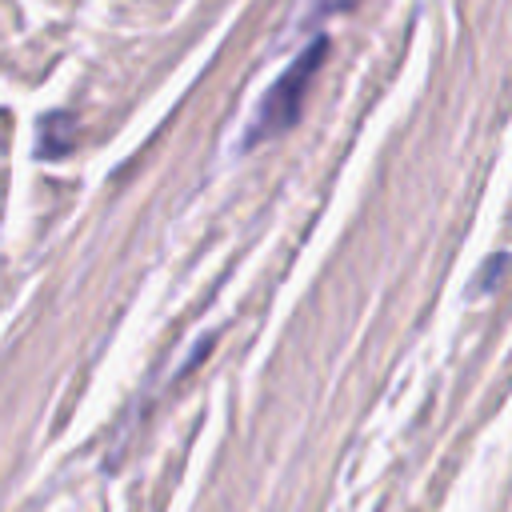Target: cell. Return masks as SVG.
I'll use <instances>...</instances> for the list:
<instances>
[{
	"label": "cell",
	"instance_id": "2",
	"mask_svg": "<svg viewBox=\"0 0 512 512\" xmlns=\"http://www.w3.org/2000/svg\"><path fill=\"white\" fill-rule=\"evenodd\" d=\"M352 0H312V16H320V12H340V8H348Z\"/></svg>",
	"mask_w": 512,
	"mask_h": 512
},
{
	"label": "cell",
	"instance_id": "1",
	"mask_svg": "<svg viewBox=\"0 0 512 512\" xmlns=\"http://www.w3.org/2000/svg\"><path fill=\"white\" fill-rule=\"evenodd\" d=\"M324 48H328V40L324 36H316L280 76H276V84L264 92V100L256 104V116H252V128L244 132V144H256V140H268V136H280L284 128H292L296 124V116H300V104H304V92H308V84H312V72L320 68V60H324Z\"/></svg>",
	"mask_w": 512,
	"mask_h": 512
}]
</instances>
